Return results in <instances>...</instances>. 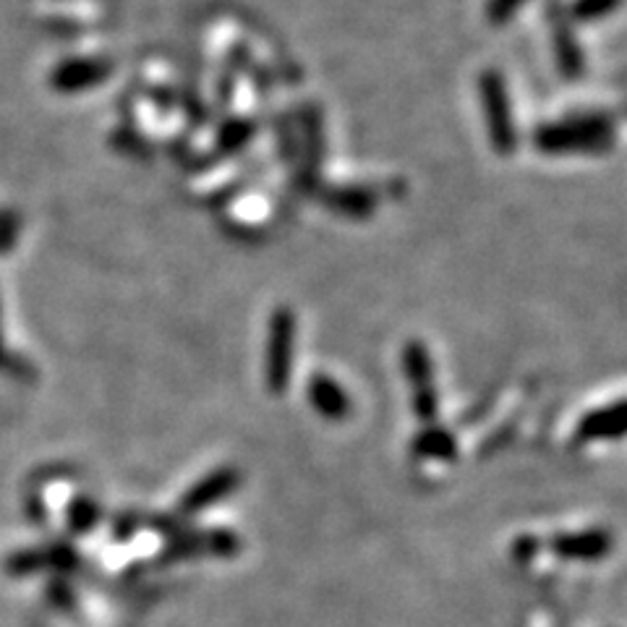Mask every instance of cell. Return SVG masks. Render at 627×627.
I'll return each instance as SVG.
<instances>
[{
  "mask_svg": "<svg viewBox=\"0 0 627 627\" xmlns=\"http://www.w3.org/2000/svg\"><path fill=\"white\" fill-rule=\"evenodd\" d=\"M551 37H555L557 68H560L562 77H568V79L580 77V74H584L586 58H584V48H580L576 35H572V29L565 25L562 19H557Z\"/></svg>",
  "mask_w": 627,
  "mask_h": 627,
  "instance_id": "4fadbf2b",
  "label": "cell"
},
{
  "mask_svg": "<svg viewBox=\"0 0 627 627\" xmlns=\"http://www.w3.org/2000/svg\"><path fill=\"white\" fill-rule=\"evenodd\" d=\"M6 361H9V353H6L3 340H0V366H6Z\"/></svg>",
  "mask_w": 627,
  "mask_h": 627,
  "instance_id": "d4e9b609",
  "label": "cell"
},
{
  "mask_svg": "<svg viewBox=\"0 0 627 627\" xmlns=\"http://www.w3.org/2000/svg\"><path fill=\"white\" fill-rule=\"evenodd\" d=\"M611 136L615 120L609 112H576L536 128L533 145L543 155H596L607 153Z\"/></svg>",
  "mask_w": 627,
  "mask_h": 627,
  "instance_id": "6da1fadb",
  "label": "cell"
},
{
  "mask_svg": "<svg viewBox=\"0 0 627 627\" xmlns=\"http://www.w3.org/2000/svg\"><path fill=\"white\" fill-rule=\"evenodd\" d=\"M13 244H17V228H3V231H0V254L9 252Z\"/></svg>",
  "mask_w": 627,
  "mask_h": 627,
  "instance_id": "603a6c76",
  "label": "cell"
},
{
  "mask_svg": "<svg viewBox=\"0 0 627 627\" xmlns=\"http://www.w3.org/2000/svg\"><path fill=\"white\" fill-rule=\"evenodd\" d=\"M296 312L291 306H277L267 322V343H264V388L272 395H283L293 380L296 366Z\"/></svg>",
  "mask_w": 627,
  "mask_h": 627,
  "instance_id": "7a4b0ae2",
  "label": "cell"
},
{
  "mask_svg": "<svg viewBox=\"0 0 627 627\" xmlns=\"http://www.w3.org/2000/svg\"><path fill=\"white\" fill-rule=\"evenodd\" d=\"M252 134H254L252 118L233 116L231 120H225L221 131H217V147H221L223 153H236V149H241L248 139H252Z\"/></svg>",
  "mask_w": 627,
  "mask_h": 627,
  "instance_id": "2e32d148",
  "label": "cell"
},
{
  "mask_svg": "<svg viewBox=\"0 0 627 627\" xmlns=\"http://www.w3.org/2000/svg\"><path fill=\"white\" fill-rule=\"evenodd\" d=\"M17 215H11V213H0V231L3 228H17Z\"/></svg>",
  "mask_w": 627,
  "mask_h": 627,
  "instance_id": "cb8c5ba5",
  "label": "cell"
},
{
  "mask_svg": "<svg viewBox=\"0 0 627 627\" xmlns=\"http://www.w3.org/2000/svg\"><path fill=\"white\" fill-rule=\"evenodd\" d=\"M100 518H102L100 504H97L92 497H87V494L74 497L71 504H68V510H66L68 531H71L74 536L92 533L95 528L100 526Z\"/></svg>",
  "mask_w": 627,
  "mask_h": 627,
  "instance_id": "5bb4252c",
  "label": "cell"
},
{
  "mask_svg": "<svg viewBox=\"0 0 627 627\" xmlns=\"http://www.w3.org/2000/svg\"><path fill=\"white\" fill-rule=\"evenodd\" d=\"M403 369L411 388V408L421 424H434L440 415V392L434 384L432 353L424 340H408L403 347Z\"/></svg>",
  "mask_w": 627,
  "mask_h": 627,
  "instance_id": "277c9868",
  "label": "cell"
},
{
  "mask_svg": "<svg viewBox=\"0 0 627 627\" xmlns=\"http://www.w3.org/2000/svg\"><path fill=\"white\" fill-rule=\"evenodd\" d=\"M411 452L419 460H442L452 463L458 458V440L450 429L429 424L411 440Z\"/></svg>",
  "mask_w": 627,
  "mask_h": 627,
  "instance_id": "7c38bea8",
  "label": "cell"
},
{
  "mask_svg": "<svg viewBox=\"0 0 627 627\" xmlns=\"http://www.w3.org/2000/svg\"><path fill=\"white\" fill-rule=\"evenodd\" d=\"M526 0H489V21L492 25H508V21L512 19V13H516L520 6H523Z\"/></svg>",
  "mask_w": 627,
  "mask_h": 627,
  "instance_id": "7402d4cb",
  "label": "cell"
},
{
  "mask_svg": "<svg viewBox=\"0 0 627 627\" xmlns=\"http://www.w3.org/2000/svg\"><path fill=\"white\" fill-rule=\"evenodd\" d=\"M547 547L562 560H601L611 551V533L604 528H586V531L557 533L547 541Z\"/></svg>",
  "mask_w": 627,
  "mask_h": 627,
  "instance_id": "ba28073f",
  "label": "cell"
},
{
  "mask_svg": "<svg viewBox=\"0 0 627 627\" xmlns=\"http://www.w3.org/2000/svg\"><path fill=\"white\" fill-rule=\"evenodd\" d=\"M139 528H145V518L136 516V512H120V516L112 520V536H116L118 541L131 539Z\"/></svg>",
  "mask_w": 627,
  "mask_h": 627,
  "instance_id": "ffe728a7",
  "label": "cell"
},
{
  "mask_svg": "<svg viewBox=\"0 0 627 627\" xmlns=\"http://www.w3.org/2000/svg\"><path fill=\"white\" fill-rule=\"evenodd\" d=\"M322 199L332 213H340L345 217H369L376 207V194L369 192L364 186H335V188H324Z\"/></svg>",
  "mask_w": 627,
  "mask_h": 627,
  "instance_id": "8fae6325",
  "label": "cell"
},
{
  "mask_svg": "<svg viewBox=\"0 0 627 627\" xmlns=\"http://www.w3.org/2000/svg\"><path fill=\"white\" fill-rule=\"evenodd\" d=\"M479 95L483 102V116H487V131L494 153L510 157L518 147L516 116H512V102L508 95V85L497 68H487L479 77Z\"/></svg>",
  "mask_w": 627,
  "mask_h": 627,
  "instance_id": "3957f363",
  "label": "cell"
},
{
  "mask_svg": "<svg viewBox=\"0 0 627 627\" xmlns=\"http://www.w3.org/2000/svg\"><path fill=\"white\" fill-rule=\"evenodd\" d=\"M244 549V539L233 528H209V531H188L184 528L165 543L157 562H178L192 557H236Z\"/></svg>",
  "mask_w": 627,
  "mask_h": 627,
  "instance_id": "5b68a950",
  "label": "cell"
},
{
  "mask_svg": "<svg viewBox=\"0 0 627 627\" xmlns=\"http://www.w3.org/2000/svg\"><path fill=\"white\" fill-rule=\"evenodd\" d=\"M306 398H308V405H312L314 411L327 421H345L353 411L351 395H347L343 384L335 382L330 374H324V372H314L312 376H308Z\"/></svg>",
  "mask_w": 627,
  "mask_h": 627,
  "instance_id": "9c48e42d",
  "label": "cell"
},
{
  "mask_svg": "<svg viewBox=\"0 0 627 627\" xmlns=\"http://www.w3.org/2000/svg\"><path fill=\"white\" fill-rule=\"evenodd\" d=\"M619 3H623V0H572L570 17L576 19L578 25H594V21L615 13Z\"/></svg>",
  "mask_w": 627,
  "mask_h": 627,
  "instance_id": "e0dca14e",
  "label": "cell"
},
{
  "mask_svg": "<svg viewBox=\"0 0 627 627\" xmlns=\"http://www.w3.org/2000/svg\"><path fill=\"white\" fill-rule=\"evenodd\" d=\"M50 570L48 565V549L35 547V549H19L6 560V572L13 578L35 576V572Z\"/></svg>",
  "mask_w": 627,
  "mask_h": 627,
  "instance_id": "9a60e30c",
  "label": "cell"
},
{
  "mask_svg": "<svg viewBox=\"0 0 627 627\" xmlns=\"http://www.w3.org/2000/svg\"><path fill=\"white\" fill-rule=\"evenodd\" d=\"M625 434V400L594 408L588 411L576 427V442H596V440H619Z\"/></svg>",
  "mask_w": 627,
  "mask_h": 627,
  "instance_id": "30bf717a",
  "label": "cell"
},
{
  "mask_svg": "<svg viewBox=\"0 0 627 627\" xmlns=\"http://www.w3.org/2000/svg\"><path fill=\"white\" fill-rule=\"evenodd\" d=\"M539 549H541V541L536 539V536H531V533L518 536L516 543H512V560H516L518 565H528L536 555H539Z\"/></svg>",
  "mask_w": 627,
  "mask_h": 627,
  "instance_id": "44dd1931",
  "label": "cell"
},
{
  "mask_svg": "<svg viewBox=\"0 0 627 627\" xmlns=\"http://www.w3.org/2000/svg\"><path fill=\"white\" fill-rule=\"evenodd\" d=\"M48 599L52 601V607L58 609H74V604H77V594H74V588L68 586L66 578H56L48 588Z\"/></svg>",
  "mask_w": 627,
  "mask_h": 627,
  "instance_id": "d6986e66",
  "label": "cell"
},
{
  "mask_svg": "<svg viewBox=\"0 0 627 627\" xmlns=\"http://www.w3.org/2000/svg\"><path fill=\"white\" fill-rule=\"evenodd\" d=\"M45 549H48L50 570H58V572H63V576H68V572H74L79 568L77 549H74L68 541H56Z\"/></svg>",
  "mask_w": 627,
  "mask_h": 627,
  "instance_id": "ac0fdd59",
  "label": "cell"
},
{
  "mask_svg": "<svg viewBox=\"0 0 627 627\" xmlns=\"http://www.w3.org/2000/svg\"><path fill=\"white\" fill-rule=\"evenodd\" d=\"M112 63L105 58H68L50 74V87L56 92L77 95L92 89L110 77Z\"/></svg>",
  "mask_w": 627,
  "mask_h": 627,
  "instance_id": "52a82bcc",
  "label": "cell"
},
{
  "mask_svg": "<svg viewBox=\"0 0 627 627\" xmlns=\"http://www.w3.org/2000/svg\"><path fill=\"white\" fill-rule=\"evenodd\" d=\"M241 487V471L233 466H223V468H215L213 473L202 476L199 481L194 483L188 492L180 497L178 502V512L184 518H192V516H199V512L209 510L213 504H217L225 497H231L236 489Z\"/></svg>",
  "mask_w": 627,
  "mask_h": 627,
  "instance_id": "8992f818",
  "label": "cell"
}]
</instances>
